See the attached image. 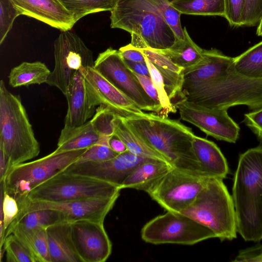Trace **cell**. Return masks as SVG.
Masks as SVG:
<instances>
[{"mask_svg":"<svg viewBox=\"0 0 262 262\" xmlns=\"http://www.w3.org/2000/svg\"><path fill=\"white\" fill-rule=\"evenodd\" d=\"M122 118L173 167L205 176L193 149L194 135L191 128L178 120L154 113Z\"/></svg>","mask_w":262,"mask_h":262,"instance_id":"obj_1","label":"cell"},{"mask_svg":"<svg viewBox=\"0 0 262 262\" xmlns=\"http://www.w3.org/2000/svg\"><path fill=\"white\" fill-rule=\"evenodd\" d=\"M237 232L246 241L262 239V145L239 157L232 196Z\"/></svg>","mask_w":262,"mask_h":262,"instance_id":"obj_2","label":"cell"},{"mask_svg":"<svg viewBox=\"0 0 262 262\" xmlns=\"http://www.w3.org/2000/svg\"><path fill=\"white\" fill-rule=\"evenodd\" d=\"M110 19L111 27L129 32L131 45L139 49L165 50L176 40L171 28L148 0H118Z\"/></svg>","mask_w":262,"mask_h":262,"instance_id":"obj_3","label":"cell"},{"mask_svg":"<svg viewBox=\"0 0 262 262\" xmlns=\"http://www.w3.org/2000/svg\"><path fill=\"white\" fill-rule=\"evenodd\" d=\"M0 146L8 159L6 173L13 166L36 157L40 152L39 143L20 97L9 91L3 80L0 81Z\"/></svg>","mask_w":262,"mask_h":262,"instance_id":"obj_4","label":"cell"},{"mask_svg":"<svg viewBox=\"0 0 262 262\" xmlns=\"http://www.w3.org/2000/svg\"><path fill=\"white\" fill-rule=\"evenodd\" d=\"M184 100L209 108L227 110L244 105L254 111L262 107V78L239 73L233 62L221 76L186 96Z\"/></svg>","mask_w":262,"mask_h":262,"instance_id":"obj_5","label":"cell"},{"mask_svg":"<svg viewBox=\"0 0 262 262\" xmlns=\"http://www.w3.org/2000/svg\"><path fill=\"white\" fill-rule=\"evenodd\" d=\"M180 213L210 229L222 241L236 237L234 205L223 179L209 178L193 202Z\"/></svg>","mask_w":262,"mask_h":262,"instance_id":"obj_6","label":"cell"},{"mask_svg":"<svg viewBox=\"0 0 262 262\" xmlns=\"http://www.w3.org/2000/svg\"><path fill=\"white\" fill-rule=\"evenodd\" d=\"M120 190L117 186L96 178L61 171L21 196L34 201L66 202L112 198L119 195Z\"/></svg>","mask_w":262,"mask_h":262,"instance_id":"obj_7","label":"cell"},{"mask_svg":"<svg viewBox=\"0 0 262 262\" xmlns=\"http://www.w3.org/2000/svg\"><path fill=\"white\" fill-rule=\"evenodd\" d=\"M87 149L56 152L12 167L1 182L4 191L15 198L27 195L40 183L76 162Z\"/></svg>","mask_w":262,"mask_h":262,"instance_id":"obj_8","label":"cell"},{"mask_svg":"<svg viewBox=\"0 0 262 262\" xmlns=\"http://www.w3.org/2000/svg\"><path fill=\"white\" fill-rule=\"evenodd\" d=\"M146 243L192 245L216 237L209 228L180 212L167 211L144 225L141 232Z\"/></svg>","mask_w":262,"mask_h":262,"instance_id":"obj_9","label":"cell"},{"mask_svg":"<svg viewBox=\"0 0 262 262\" xmlns=\"http://www.w3.org/2000/svg\"><path fill=\"white\" fill-rule=\"evenodd\" d=\"M55 66L46 83L66 95L76 73L83 68L94 67L93 53L75 33L61 31L54 42Z\"/></svg>","mask_w":262,"mask_h":262,"instance_id":"obj_10","label":"cell"},{"mask_svg":"<svg viewBox=\"0 0 262 262\" xmlns=\"http://www.w3.org/2000/svg\"><path fill=\"white\" fill-rule=\"evenodd\" d=\"M209 178L173 167L147 193L167 211L181 212L193 202Z\"/></svg>","mask_w":262,"mask_h":262,"instance_id":"obj_11","label":"cell"},{"mask_svg":"<svg viewBox=\"0 0 262 262\" xmlns=\"http://www.w3.org/2000/svg\"><path fill=\"white\" fill-rule=\"evenodd\" d=\"M94 68L142 111L154 112V103L135 73L125 63L119 51L109 48L100 53Z\"/></svg>","mask_w":262,"mask_h":262,"instance_id":"obj_12","label":"cell"},{"mask_svg":"<svg viewBox=\"0 0 262 262\" xmlns=\"http://www.w3.org/2000/svg\"><path fill=\"white\" fill-rule=\"evenodd\" d=\"M118 196L58 202L34 201L24 196H19L16 198L19 206L17 217L36 210L51 209L62 212L66 215L67 221L70 223L79 220L103 223L105 217L113 208Z\"/></svg>","mask_w":262,"mask_h":262,"instance_id":"obj_13","label":"cell"},{"mask_svg":"<svg viewBox=\"0 0 262 262\" xmlns=\"http://www.w3.org/2000/svg\"><path fill=\"white\" fill-rule=\"evenodd\" d=\"M181 119L219 140L235 143L239 137L238 125L228 115L227 110L209 108L183 100L175 105Z\"/></svg>","mask_w":262,"mask_h":262,"instance_id":"obj_14","label":"cell"},{"mask_svg":"<svg viewBox=\"0 0 262 262\" xmlns=\"http://www.w3.org/2000/svg\"><path fill=\"white\" fill-rule=\"evenodd\" d=\"M80 70L84 78L88 99L92 106L104 105L122 117L145 114L94 67L83 68Z\"/></svg>","mask_w":262,"mask_h":262,"instance_id":"obj_15","label":"cell"},{"mask_svg":"<svg viewBox=\"0 0 262 262\" xmlns=\"http://www.w3.org/2000/svg\"><path fill=\"white\" fill-rule=\"evenodd\" d=\"M71 236L81 262H104L111 254L112 244L103 223L88 220L72 222Z\"/></svg>","mask_w":262,"mask_h":262,"instance_id":"obj_16","label":"cell"},{"mask_svg":"<svg viewBox=\"0 0 262 262\" xmlns=\"http://www.w3.org/2000/svg\"><path fill=\"white\" fill-rule=\"evenodd\" d=\"M147 159L127 150L105 161H76L63 171L96 178L120 188L133 170Z\"/></svg>","mask_w":262,"mask_h":262,"instance_id":"obj_17","label":"cell"},{"mask_svg":"<svg viewBox=\"0 0 262 262\" xmlns=\"http://www.w3.org/2000/svg\"><path fill=\"white\" fill-rule=\"evenodd\" d=\"M233 62V58L216 49H203V59L197 65L184 70L183 93L185 96L221 76Z\"/></svg>","mask_w":262,"mask_h":262,"instance_id":"obj_18","label":"cell"},{"mask_svg":"<svg viewBox=\"0 0 262 262\" xmlns=\"http://www.w3.org/2000/svg\"><path fill=\"white\" fill-rule=\"evenodd\" d=\"M21 15L34 18L61 31L70 30L76 22L59 0H10Z\"/></svg>","mask_w":262,"mask_h":262,"instance_id":"obj_19","label":"cell"},{"mask_svg":"<svg viewBox=\"0 0 262 262\" xmlns=\"http://www.w3.org/2000/svg\"><path fill=\"white\" fill-rule=\"evenodd\" d=\"M65 96L68 110L64 126L77 127L93 117L96 108L90 104L84 78L80 70L76 73L70 82Z\"/></svg>","mask_w":262,"mask_h":262,"instance_id":"obj_20","label":"cell"},{"mask_svg":"<svg viewBox=\"0 0 262 262\" xmlns=\"http://www.w3.org/2000/svg\"><path fill=\"white\" fill-rule=\"evenodd\" d=\"M140 50L160 72L171 103L175 106L177 103L184 100L183 93L184 69L174 63L162 53L150 49Z\"/></svg>","mask_w":262,"mask_h":262,"instance_id":"obj_21","label":"cell"},{"mask_svg":"<svg viewBox=\"0 0 262 262\" xmlns=\"http://www.w3.org/2000/svg\"><path fill=\"white\" fill-rule=\"evenodd\" d=\"M192 147L205 176L223 180L226 177L229 172L227 160L214 142L194 135Z\"/></svg>","mask_w":262,"mask_h":262,"instance_id":"obj_22","label":"cell"},{"mask_svg":"<svg viewBox=\"0 0 262 262\" xmlns=\"http://www.w3.org/2000/svg\"><path fill=\"white\" fill-rule=\"evenodd\" d=\"M172 168L165 161L148 158L133 170L120 188H133L147 192Z\"/></svg>","mask_w":262,"mask_h":262,"instance_id":"obj_23","label":"cell"},{"mask_svg":"<svg viewBox=\"0 0 262 262\" xmlns=\"http://www.w3.org/2000/svg\"><path fill=\"white\" fill-rule=\"evenodd\" d=\"M46 232L51 262H81L72 241L70 222L53 225Z\"/></svg>","mask_w":262,"mask_h":262,"instance_id":"obj_24","label":"cell"},{"mask_svg":"<svg viewBox=\"0 0 262 262\" xmlns=\"http://www.w3.org/2000/svg\"><path fill=\"white\" fill-rule=\"evenodd\" d=\"M99 135L91 121L75 127H65L59 136L56 152L88 149L98 141Z\"/></svg>","mask_w":262,"mask_h":262,"instance_id":"obj_25","label":"cell"},{"mask_svg":"<svg viewBox=\"0 0 262 262\" xmlns=\"http://www.w3.org/2000/svg\"><path fill=\"white\" fill-rule=\"evenodd\" d=\"M184 39H177L170 48L155 50L167 56L176 64L187 70L194 67L203 59V49L191 39L185 27Z\"/></svg>","mask_w":262,"mask_h":262,"instance_id":"obj_26","label":"cell"},{"mask_svg":"<svg viewBox=\"0 0 262 262\" xmlns=\"http://www.w3.org/2000/svg\"><path fill=\"white\" fill-rule=\"evenodd\" d=\"M11 233L24 243L36 262H51L46 229L41 227L28 229L18 224L10 225L6 231L5 238Z\"/></svg>","mask_w":262,"mask_h":262,"instance_id":"obj_27","label":"cell"},{"mask_svg":"<svg viewBox=\"0 0 262 262\" xmlns=\"http://www.w3.org/2000/svg\"><path fill=\"white\" fill-rule=\"evenodd\" d=\"M114 123V135L124 142L128 151L138 156L167 162L161 154L146 143L125 122L122 116L117 114Z\"/></svg>","mask_w":262,"mask_h":262,"instance_id":"obj_28","label":"cell"},{"mask_svg":"<svg viewBox=\"0 0 262 262\" xmlns=\"http://www.w3.org/2000/svg\"><path fill=\"white\" fill-rule=\"evenodd\" d=\"M51 72L40 61L23 62L11 69L8 76L9 83L13 88L40 84L46 83Z\"/></svg>","mask_w":262,"mask_h":262,"instance_id":"obj_29","label":"cell"},{"mask_svg":"<svg viewBox=\"0 0 262 262\" xmlns=\"http://www.w3.org/2000/svg\"><path fill=\"white\" fill-rule=\"evenodd\" d=\"M170 4L181 14L225 16V0H172Z\"/></svg>","mask_w":262,"mask_h":262,"instance_id":"obj_30","label":"cell"},{"mask_svg":"<svg viewBox=\"0 0 262 262\" xmlns=\"http://www.w3.org/2000/svg\"><path fill=\"white\" fill-rule=\"evenodd\" d=\"M64 221L68 222L66 215L61 211L55 209H41L17 217L10 225L18 224L28 229L37 227L47 229L53 225Z\"/></svg>","mask_w":262,"mask_h":262,"instance_id":"obj_31","label":"cell"},{"mask_svg":"<svg viewBox=\"0 0 262 262\" xmlns=\"http://www.w3.org/2000/svg\"><path fill=\"white\" fill-rule=\"evenodd\" d=\"M234 68L239 73L252 78H262V41L233 58Z\"/></svg>","mask_w":262,"mask_h":262,"instance_id":"obj_32","label":"cell"},{"mask_svg":"<svg viewBox=\"0 0 262 262\" xmlns=\"http://www.w3.org/2000/svg\"><path fill=\"white\" fill-rule=\"evenodd\" d=\"M118 0H59L73 14L75 22L92 13L111 11Z\"/></svg>","mask_w":262,"mask_h":262,"instance_id":"obj_33","label":"cell"},{"mask_svg":"<svg viewBox=\"0 0 262 262\" xmlns=\"http://www.w3.org/2000/svg\"><path fill=\"white\" fill-rule=\"evenodd\" d=\"M3 247L7 262H36L28 248L13 233L5 237Z\"/></svg>","mask_w":262,"mask_h":262,"instance_id":"obj_34","label":"cell"},{"mask_svg":"<svg viewBox=\"0 0 262 262\" xmlns=\"http://www.w3.org/2000/svg\"><path fill=\"white\" fill-rule=\"evenodd\" d=\"M18 212L19 206L16 199L4 191L3 185L1 184V238H5L8 227L16 219Z\"/></svg>","mask_w":262,"mask_h":262,"instance_id":"obj_35","label":"cell"},{"mask_svg":"<svg viewBox=\"0 0 262 262\" xmlns=\"http://www.w3.org/2000/svg\"><path fill=\"white\" fill-rule=\"evenodd\" d=\"M161 14L163 17L173 31L176 39H184L185 34L182 27L181 14L173 8L168 0H148Z\"/></svg>","mask_w":262,"mask_h":262,"instance_id":"obj_36","label":"cell"},{"mask_svg":"<svg viewBox=\"0 0 262 262\" xmlns=\"http://www.w3.org/2000/svg\"><path fill=\"white\" fill-rule=\"evenodd\" d=\"M111 137L100 135L96 143L88 148L77 161L102 162L116 157L118 154L109 146Z\"/></svg>","mask_w":262,"mask_h":262,"instance_id":"obj_37","label":"cell"},{"mask_svg":"<svg viewBox=\"0 0 262 262\" xmlns=\"http://www.w3.org/2000/svg\"><path fill=\"white\" fill-rule=\"evenodd\" d=\"M145 56V55H144ZM145 62L147 64L150 74L152 83L155 87L162 107V111L160 116L167 118L168 115L177 112V107L171 103L165 89L164 81L160 72L145 56Z\"/></svg>","mask_w":262,"mask_h":262,"instance_id":"obj_38","label":"cell"},{"mask_svg":"<svg viewBox=\"0 0 262 262\" xmlns=\"http://www.w3.org/2000/svg\"><path fill=\"white\" fill-rule=\"evenodd\" d=\"M117 114L104 105H100L90 120L95 130L100 135L112 136L114 134V121Z\"/></svg>","mask_w":262,"mask_h":262,"instance_id":"obj_39","label":"cell"},{"mask_svg":"<svg viewBox=\"0 0 262 262\" xmlns=\"http://www.w3.org/2000/svg\"><path fill=\"white\" fill-rule=\"evenodd\" d=\"M21 15L10 0H0V44L11 29L15 18Z\"/></svg>","mask_w":262,"mask_h":262,"instance_id":"obj_40","label":"cell"},{"mask_svg":"<svg viewBox=\"0 0 262 262\" xmlns=\"http://www.w3.org/2000/svg\"><path fill=\"white\" fill-rule=\"evenodd\" d=\"M262 17V0H245L242 15V26H253Z\"/></svg>","mask_w":262,"mask_h":262,"instance_id":"obj_41","label":"cell"},{"mask_svg":"<svg viewBox=\"0 0 262 262\" xmlns=\"http://www.w3.org/2000/svg\"><path fill=\"white\" fill-rule=\"evenodd\" d=\"M245 0H225V16L231 26H241Z\"/></svg>","mask_w":262,"mask_h":262,"instance_id":"obj_42","label":"cell"},{"mask_svg":"<svg viewBox=\"0 0 262 262\" xmlns=\"http://www.w3.org/2000/svg\"><path fill=\"white\" fill-rule=\"evenodd\" d=\"M135 74L144 91L153 101L154 103V113L160 116L162 111V107L161 104L158 92L154 86L151 77L136 73H135Z\"/></svg>","mask_w":262,"mask_h":262,"instance_id":"obj_43","label":"cell"},{"mask_svg":"<svg viewBox=\"0 0 262 262\" xmlns=\"http://www.w3.org/2000/svg\"><path fill=\"white\" fill-rule=\"evenodd\" d=\"M244 122L262 141V107L244 115Z\"/></svg>","mask_w":262,"mask_h":262,"instance_id":"obj_44","label":"cell"},{"mask_svg":"<svg viewBox=\"0 0 262 262\" xmlns=\"http://www.w3.org/2000/svg\"><path fill=\"white\" fill-rule=\"evenodd\" d=\"M233 261H262V245L257 244L241 250Z\"/></svg>","mask_w":262,"mask_h":262,"instance_id":"obj_45","label":"cell"},{"mask_svg":"<svg viewBox=\"0 0 262 262\" xmlns=\"http://www.w3.org/2000/svg\"><path fill=\"white\" fill-rule=\"evenodd\" d=\"M118 51L123 59L137 62H145V56L141 50L135 48L131 43L121 47Z\"/></svg>","mask_w":262,"mask_h":262,"instance_id":"obj_46","label":"cell"},{"mask_svg":"<svg viewBox=\"0 0 262 262\" xmlns=\"http://www.w3.org/2000/svg\"><path fill=\"white\" fill-rule=\"evenodd\" d=\"M123 60L127 67L134 73L150 77L149 70L146 62L144 63L133 62L125 59Z\"/></svg>","mask_w":262,"mask_h":262,"instance_id":"obj_47","label":"cell"},{"mask_svg":"<svg viewBox=\"0 0 262 262\" xmlns=\"http://www.w3.org/2000/svg\"><path fill=\"white\" fill-rule=\"evenodd\" d=\"M109 146L112 150L118 154L128 150L124 142L115 135L111 137L109 140Z\"/></svg>","mask_w":262,"mask_h":262,"instance_id":"obj_48","label":"cell"},{"mask_svg":"<svg viewBox=\"0 0 262 262\" xmlns=\"http://www.w3.org/2000/svg\"><path fill=\"white\" fill-rule=\"evenodd\" d=\"M8 159L3 147L0 146V182L4 180L7 171Z\"/></svg>","mask_w":262,"mask_h":262,"instance_id":"obj_49","label":"cell"},{"mask_svg":"<svg viewBox=\"0 0 262 262\" xmlns=\"http://www.w3.org/2000/svg\"><path fill=\"white\" fill-rule=\"evenodd\" d=\"M256 33L257 35L262 36V17L259 21Z\"/></svg>","mask_w":262,"mask_h":262,"instance_id":"obj_50","label":"cell"}]
</instances>
